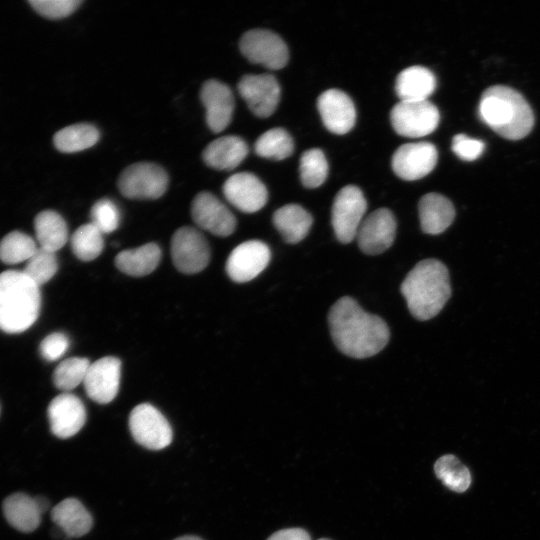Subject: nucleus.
Here are the masks:
<instances>
[{
  "label": "nucleus",
  "instance_id": "5701e85b",
  "mask_svg": "<svg viewBox=\"0 0 540 540\" xmlns=\"http://www.w3.org/2000/svg\"><path fill=\"white\" fill-rule=\"evenodd\" d=\"M51 519L66 538H79L87 534L93 519L84 505L75 498H66L51 510Z\"/></svg>",
  "mask_w": 540,
  "mask_h": 540
},
{
  "label": "nucleus",
  "instance_id": "bb28decb",
  "mask_svg": "<svg viewBox=\"0 0 540 540\" xmlns=\"http://www.w3.org/2000/svg\"><path fill=\"white\" fill-rule=\"evenodd\" d=\"M160 259V247L155 243H147L136 249H128L118 253L115 257V265L124 274L142 277L153 272Z\"/></svg>",
  "mask_w": 540,
  "mask_h": 540
},
{
  "label": "nucleus",
  "instance_id": "a19ab883",
  "mask_svg": "<svg viewBox=\"0 0 540 540\" xmlns=\"http://www.w3.org/2000/svg\"><path fill=\"white\" fill-rule=\"evenodd\" d=\"M267 540H311V538L302 528H287L273 533Z\"/></svg>",
  "mask_w": 540,
  "mask_h": 540
},
{
  "label": "nucleus",
  "instance_id": "ea45409f",
  "mask_svg": "<svg viewBox=\"0 0 540 540\" xmlns=\"http://www.w3.org/2000/svg\"><path fill=\"white\" fill-rule=\"evenodd\" d=\"M485 149V144L464 134H457L452 141L453 152L462 160L473 161L479 158Z\"/></svg>",
  "mask_w": 540,
  "mask_h": 540
},
{
  "label": "nucleus",
  "instance_id": "c9c22d12",
  "mask_svg": "<svg viewBox=\"0 0 540 540\" xmlns=\"http://www.w3.org/2000/svg\"><path fill=\"white\" fill-rule=\"evenodd\" d=\"M58 270L56 254L38 248L22 270L39 287L47 283Z\"/></svg>",
  "mask_w": 540,
  "mask_h": 540
},
{
  "label": "nucleus",
  "instance_id": "4c0bfd02",
  "mask_svg": "<svg viewBox=\"0 0 540 540\" xmlns=\"http://www.w3.org/2000/svg\"><path fill=\"white\" fill-rule=\"evenodd\" d=\"M81 0H30L29 4L40 15L49 19H60L72 14Z\"/></svg>",
  "mask_w": 540,
  "mask_h": 540
},
{
  "label": "nucleus",
  "instance_id": "412c9836",
  "mask_svg": "<svg viewBox=\"0 0 540 540\" xmlns=\"http://www.w3.org/2000/svg\"><path fill=\"white\" fill-rule=\"evenodd\" d=\"M248 154L246 142L239 136L228 135L210 142L203 151V160L217 170H233Z\"/></svg>",
  "mask_w": 540,
  "mask_h": 540
},
{
  "label": "nucleus",
  "instance_id": "79ce46f5",
  "mask_svg": "<svg viewBox=\"0 0 540 540\" xmlns=\"http://www.w3.org/2000/svg\"><path fill=\"white\" fill-rule=\"evenodd\" d=\"M35 499H36L37 505H38L41 513H44L49 507L48 500L43 496H37V497H35Z\"/></svg>",
  "mask_w": 540,
  "mask_h": 540
},
{
  "label": "nucleus",
  "instance_id": "aec40b11",
  "mask_svg": "<svg viewBox=\"0 0 540 540\" xmlns=\"http://www.w3.org/2000/svg\"><path fill=\"white\" fill-rule=\"evenodd\" d=\"M200 98L206 110L208 127L214 133L223 131L230 124L235 107L230 87L210 79L203 84Z\"/></svg>",
  "mask_w": 540,
  "mask_h": 540
},
{
  "label": "nucleus",
  "instance_id": "423d86ee",
  "mask_svg": "<svg viewBox=\"0 0 540 540\" xmlns=\"http://www.w3.org/2000/svg\"><path fill=\"white\" fill-rule=\"evenodd\" d=\"M390 120L397 134L418 138L436 130L440 115L437 107L429 100L400 101L392 108Z\"/></svg>",
  "mask_w": 540,
  "mask_h": 540
},
{
  "label": "nucleus",
  "instance_id": "ddd939ff",
  "mask_svg": "<svg viewBox=\"0 0 540 540\" xmlns=\"http://www.w3.org/2000/svg\"><path fill=\"white\" fill-rule=\"evenodd\" d=\"M191 216L198 227L216 236H229L236 228L233 213L216 196L207 191L200 192L194 197Z\"/></svg>",
  "mask_w": 540,
  "mask_h": 540
},
{
  "label": "nucleus",
  "instance_id": "dca6fc26",
  "mask_svg": "<svg viewBox=\"0 0 540 540\" xmlns=\"http://www.w3.org/2000/svg\"><path fill=\"white\" fill-rule=\"evenodd\" d=\"M120 378L121 361L106 356L90 364L83 385L91 400L107 404L117 396Z\"/></svg>",
  "mask_w": 540,
  "mask_h": 540
},
{
  "label": "nucleus",
  "instance_id": "4be33fe9",
  "mask_svg": "<svg viewBox=\"0 0 540 540\" xmlns=\"http://www.w3.org/2000/svg\"><path fill=\"white\" fill-rule=\"evenodd\" d=\"M419 219L424 233L437 235L453 222L455 209L451 201L439 193H428L418 203Z\"/></svg>",
  "mask_w": 540,
  "mask_h": 540
},
{
  "label": "nucleus",
  "instance_id": "1a4fd4ad",
  "mask_svg": "<svg viewBox=\"0 0 540 540\" xmlns=\"http://www.w3.org/2000/svg\"><path fill=\"white\" fill-rule=\"evenodd\" d=\"M239 47L244 57L251 63L268 69L283 68L289 59V51L284 40L266 29L247 31L240 39Z\"/></svg>",
  "mask_w": 540,
  "mask_h": 540
},
{
  "label": "nucleus",
  "instance_id": "20e7f679",
  "mask_svg": "<svg viewBox=\"0 0 540 540\" xmlns=\"http://www.w3.org/2000/svg\"><path fill=\"white\" fill-rule=\"evenodd\" d=\"M41 307L39 286L23 271L0 273V329L21 333L37 320Z\"/></svg>",
  "mask_w": 540,
  "mask_h": 540
},
{
  "label": "nucleus",
  "instance_id": "37998d69",
  "mask_svg": "<svg viewBox=\"0 0 540 540\" xmlns=\"http://www.w3.org/2000/svg\"><path fill=\"white\" fill-rule=\"evenodd\" d=\"M174 540H202L201 538L197 537V536H182V537H178Z\"/></svg>",
  "mask_w": 540,
  "mask_h": 540
},
{
  "label": "nucleus",
  "instance_id": "6ab92c4d",
  "mask_svg": "<svg viewBox=\"0 0 540 540\" xmlns=\"http://www.w3.org/2000/svg\"><path fill=\"white\" fill-rule=\"evenodd\" d=\"M317 107L325 127L332 133L349 132L356 121V110L351 98L341 90L324 91L317 100Z\"/></svg>",
  "mask_w": 540,
  "mask_h": 540
},
{
  "label": "nucleus",
  "instance_id": "393cba45",
  "mask_svg": "<svg viewBox=\"0 0 540 540\" xmlns=\"http://www.w3.org/2000/svg\"><path fill=\"white\" fill-rule=\"evenodd\" d=\"M3 513L12 527L24 533L37 529L42 515L35 497L24 493L8 496L3 502Z\"/></svg>",
  "mask_w": 540,
  "mask_h": 540
},
{
  "label": "nucleus",
  "instance_id": "e433bc0d",
  "mask_svg": "<svg viewBox=\"0 0 540 540\" xmlns=\"http://www.w3.org/2000/svg\"><path fill=\"white\" fill-rule=\"evenodd\" d=\"M91 223L103 234L115 231L120 224V212L116 204L108 198L98 200L91 208Z\"/></svg>",
  "mask_w": 540,
  "mask_h": 540
},
{
  "label": "nucleus",
  "instance_id": "a211bd4d",
  "mask_svg": "<svg viewBox=\"0 0 540 540\" xmlns=\"http://www.w3.org/2000/svg\"><path fill=\"white\" fill-rule=\"evenodd\" d=\"M223 193L228 202L245 213L259 211L268 199L263 182L249 172H239L230 176L223 184Z\"/></svg>",
  "mask_w": 540,
  "mask_h": 540
},
{
  "label": "nucleus",
  "instance_id": "f257e3e1",
  "mask_svg": "<svg viewBox=\"0 0 540 540\" xmlns=\"http://www.w3.org/2000/svg\"><path fill=\"white\" fill-rule=\"evenodd\" d=\"M328 323L336 347L352 358L374 356L389 341L390 332L385 321L364 311L349 296L340 298L332 305Z\"/></svg>",
  "mask_w": 540,
  "mask_h": 540
},
{
  "label": "nucleus",
  "instance_id": "f3484780",
  "mask_svg": "<svg viewBox=\"0 0 540 540\" xmlns=\"http://www.w3.org/2000/svg\"><path fill=\"white\" fill-rule=\"evenodd\" d=\"M47 415L51 432L58 438L66 439L77 434L86 422V409L80 398L64 392L53 398Z\"/></svg>",
  "mask_w": 540,
  "mask_h": 540
},
{
  "label": "nucleus",
  "instance_id": "2f4dec72",
  "mask_svg": "<svg viewBox=\"0 0 540 540\" xmlns=\"http://www.w3.org/2000/svg\"><path fill=\"white\" fill-rule=\"evenodd\" d=\"M38 248L31 236L21 231H12L0 241V260L5 264L27 262Z\"/></svg>",
  "mask_w": 540,
  "mask_h": 540
},
{
  "label": "nucleus",
  "instance_id": "473e14b6",
  "mask_svg": "<svg viewBox=\"0 0 540 540\" xmlns=\"http://www.w3.org/2000/svg\"><path fill=\"white\" fill-rule=\"evenodd\" d=\"M436 476L449 489L455 492H464L471 483L468 468L454 455L440 457L434 465Z\"/></svg>",
  "mask_w": 540,
  "mask_h": 540
},
{
  "label": "nucleus",
  "instance_id": "b1692460",
  "mask_svg": "<svg viewBox=\"0 0 540 540\" xmlns=\"http://www.w3.org/2000/svg\"><path fill=\"white\" fill-rule=\"evenodd\" d=\"M436 88V78L427 68L411 66L402 70L396 79L395 90L400 101H423Z\"/></svg>",
  "mask_w": 540,
  "mask_h": 540
},
{
  "label": "nucleus",
  "instance_id": "4468645a",
  "mask_svg": "<svg viewBox=\"0 0 540 540\" xmlns=\"http://www.w3.org/2000/svg\"><path fill=\"white\" fill-rule=\"evenodd\" d=\"M270 258V249L264 242L248 240L232 250L226 261V272L237 283L248 282L267 267Z\"/></svg>",
  "mask_w": 540,
  "mask_h": 540
},
{
  "label": "nucleus",
  "instance_id": "58836bf2",
  "mask_svg": "<svg viewBox=\"0 0 540 540\" xmlns=\"http://www.w3.org/2000/svg\"><path fill=\"white\" fill-rule=\"evenodd\" d=\"M69 344V339L64 333H51L41 341L40 354L47 361H55L66 353Z\"/></svg>",
  "mask_w": 540,
  "mask_h": 540
},
{
  "label": "nucleus",
  "instance_id": "0eeeda50",
  "mask_svg": "<svg viewBox=\"0 0 540 540\" xmlns=\"http://www.w3.org/2000/svg\"><path fill=\"white\" fill-rule=\"evenodd\" d=\"M129 429L134 440L150 450L167 447L173 437L172 428L164 415L153 405L135 406L129 416Z\"/></svg>",
  "mask_w": 540,
  "mask_h": 540
},
{
  "label": "nucleus",
  "instance_id": "7ed1b4c3",
  "mask_svg": "<svg viewBox=\"0 0 540 540\" xmlns=\"http://www.w3.org/2000/svg\"><path fill=\"white\" fill-rule=\"evenodd\" d=\"M479 116L492 130L509 140L524 138L534 125V115L526 99L503 85L491 86L483 92Z\"/></svg>",
  "mask_w": 540,
  "mask_h": 540
},
{
  "label": "nucleus",
  "instance_id": "9d476101",
  "mask_svg": "<svg viewBox=\"0 0 540 540\" xmlns=\"http://www.w3.org/2000/svg\"><path fill=\"white\" fill-rule=\"evenodd\" d=\"M210 247L202 233L189 226L175 231L171 240V256L177 270L184 274L202 271L210 261Z\"/></svg>",
  "mask_w": 540,
  "mask_h": 540
},
{
  "label": "nucleus",
  "instance_id": "72a5a7b5",
  "mask_svg": "<svg viewBox=\"0 0 540 540\" xmlns=\"http://www.w3.org/2000/svg\"><path fill=\"white\" fill-rule=\"evenodd\" d=\"M300 178L306 188H317L328 175V162L322 150L312 148L303 152L300 158Z\"/></svg>",
  "mask_w": 540,
  "mask_h": 540
},
{
  "label": "nucleus",
  "instance_id": "7c9ffc66",
  "mask_svg": "<svg viewBox=\"0 0 540 540\" xmlns=\"http://www.w3.org/2000/svg\"><path fill=\"white\" fill-rule=\"evenodd\" d=\"M71 249L81 261L96 259L104 248L103 233L91 222L80 226L71 237Z\"/></svg>",
  "mask_w": 540,
  "mask_h": 540
},
{
  "label": "nucleus",
  "instance_id": "2eb2a0df",
  "mask_svg": "<svg viewBox=\"0 0 540 540\" xmlns=\"http://www.w3.org/2000/svg\"><path fill=\"white\" fill-rule=\"evenodd\" d=\"M238 91L253 114L269 117L276 110L281 89L271 74L245 75L238 83Z\"/></svg>",
  "mask_w": 540,
  "mask_h": 540
},
{
  "label": "nucleus",
  "instance_id": "a878e982",
  "mask_svg": "<svg viewBox=\"0 0 540 540\" xmlns=\"http://www.w3.org/2000/svg\"><path fill=\"white\" fill-rule=\"evenodd\" d=\"M312 223L311 214L297 204L284 205L273 214L275 228L289 244L303 240L309 233Z\"/></svg>",
  "mask_w": 540,
  "mask_h": 540
},
{
  "label": "nucleus",
  "instance_id": "c03bdc74",
  "mask_svg": "<svg viewBox=\"0 0 540 540\" xmlns=\"http://www.w3.org/2000/svg\"><path fill=\"white\" fill-rule=\"evenodd\" d=\"M319 540H329V539L322 538V539H319Z\"/></svg>",
  "mask_w": 540,
  "mask_h": 540
},
{
  "label": "nucleus",
  "instance_id": "c85d7f7f",
  "mask_svg": "<svg viewBox=\"0 0 540 540\" xmlns=\"http://www.w3.org/2000/svg\"><path fill=\"white\" fill-rule=\"evenodd\" d=\"M99 140L98 129L89 123H77L59 130L53 137L57 150L74 153L94 146Z\"/></svg>",
  "mask_w": 540,
  "mask_h": 540
},
{
  "label": "nucleus",
  "instance_id": "6e6552de",
  "mask_svg": "<svg viewBox=\"0 0 540 540\" xmlns=\"http://www.w3.org/2000/svg\"><path fill=\"white\" fill-rule=\"evenodd\" d=\"M366 208V199L358 187L348 185L339 190L332 205L331 222L341 243L347 244L356 238Z\"/></svg>",
  "mask_w": 540,
  "mask_h": 540
},
{
  "label": "nucleus",
  "instance_id": "c756f323",
  "mask_svg": "<svg viewBox=\"0 0 540 540\" xmlns=\"http://www.w3.org/2000/svg\"><path fill=\"white\" fill-rule=\"evenodd\" d=\"M254 148L256 154L263 158L283 160L292 155L294 142L285 129L276 127L260 135Z\"/></svg>",
  "mask_w": 540,
  "mask_h": 540
},
{
  "label": "nucleus",
  "instance_id": "f704fd0d",
  "mask_svg": "<svg viewBox=\"0 0 540 540\" xmlns=\"http://www.w3.org/2000/svg\"><path fill=\"white\" fill-rule=\"evenodd\" d=\"M90 364L89 360L83 357L63 360L53 373L55 386L64 392L73 390L84 382Z\"/></svg>",
  "mask_w": 540,
  "mask_h": 540
},
{
  "label": "nucleus",
  "instance_id": "cd10ccee",
  "mask_svg": "<svg viewBox=\"0 0 540 540\" xmlns=\"http://www.w3.org/2000/svg\"><path fill=\"white\" fill-rule=\"evenodd\" d=\"M34 229L39 248L56 253L68 240V228L60 214L45 210L34 219Z\"/></svg>",
  "mask_w": 540,
  "mask_h": 540
},
{
  "label": "nucleus",
  "instance_id": "39448f33",
  "mask_svg": "<svg viewBox=\"0 0 540 540\" xmlns=\"http://www.w3.org/2000/svg\"><path fill=\"white\" fill-rule=\"evenodd\" d=\"M168 175L159 165L139 162L128 166L118 179V188L130 199H157L167 190Z\"/></svg>",
  "mask_w": 540,
  "mask_h": 540
},
{
  "label": "nucleus",
  "instance_id": "9b49d317",
  "mask_svg": "<svg viewBox=\"0 0 540 540\" xmlns=\"http://www.w3.org/2000/svg\"><path fill=\"white\" fill-rule=\"evenodd\" d=\"M436 147L429 142L401 145L392 156V169L401 179L414 181L428 175L437 164Z\"/></svg>",
  "mask_w": 540,
  "mask_h": 540
},
{
  "label": "nucleus",
  "instance_id": "f8f14e48",
  "mask_svg": "<svg viewBox=\"0 0 540 540\" xmlns=\"http://www.w3.org/2000/svg\"><path fill=\"white\" fill-rule=\"evenodd\" d=\"M396 220L393 213L380 208L363 219L356 235L358 246L367 255H378L386 251L394 242Z\"/></svg>",
  "mask_w": 540,
  "mask_h": 540
},
{
  "label": "nucleus",
  "instance_id": "f03ea898",
  "mask_svg": "<svg viewBox=\"0 0 540 540\" xmlns=\"http://www.w3.org/2000/svg\"><path fill=\"white\" fill-rule=\"evenodd\" d=\"M400 289L411 315L418 320H429L450 298L448 269L439 260H422L407 274Z\"/></svg>",
  "mask_w": 540,
  "mask_h": 540
}]
</instances>
